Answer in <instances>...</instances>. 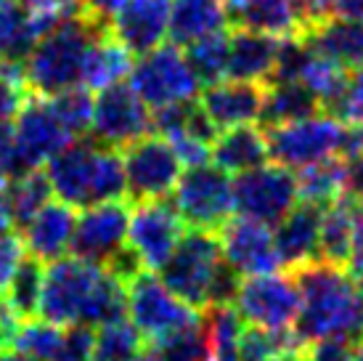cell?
Segmentation results:
<instances>
[{"label": "cell", "instance_id": "obj_1", "mask_svg": "<svg viewBox=\"0 0 363 361\" xmlns=\"http://www.w3.org/2000/svg\"><path fill=\"white\" fill-rule=\"evenodd\" d=\"M128 313V281L106 266L59 258L43 271L38 316L59 327H101Z\"/></svg>", "mask_w": 363, "mask_h": 361}, {"label": "cell", "instance_id": "obj_2", "mask_svg": "<svg viewBox=\"0 0 363 361\" xmlns=\"http://www.w3.org/2000/svg\"><path fill=\"white\" fill-rule=\"evenodd\" d=\"M300 284V313L292 338L305 348L332 335L363 338V298L350 271L326 261H313L294 271Z\"/></svg>", "mask_w": 363, "mask_h": 361}, {"label": "cell", "instance_id": "obj_3", "mask_svg": "<svg viewBox=\"0 0 363 361\" xmlns=\"http://www.w3.org/2000/svg\"><path fill=\"white\" fill-rule=\"evenodd\" d=\"M164 287L191 308H210L233 303L239 276L225 263L215 231H183L178 247L162 266Z\"/></svg>", "mask_w": 363, "mask_h": 361}, {"label": "cell", "instance_id": "obj_4", "mask_svg": "<svg viewBox=\"0 0 363 361\" xmlns=\"http://www.w3.org/2000/svg\"><path fill=\"white\" fill-rule=\"evenodd\" d=\"M106 24L82 11L59 19L21 61L24 80L38 96H56L61 90L82 85V70L96 38Z\"/></svg>", "mask_w": 363, "mask_h": 361}, {"label": "cell", "instance_id": "obj_5", "mask_svg": "<svg viewBox=\"0 0 363 361\" xmlns=\"http://www.w3.org/2000/svg\"><path fill=\"white\" fill-rule=\"evenodd\" d=\"M45 178L51 191L69 208H91L99 202L125 200L122 154L99 141H72L48 160Z\"/></svg>", "mask_w": 363, "mask_h": 361}, {"label": "cell", "instance_id": "obj_6", "mask_svg": "<svg viewBox=\"0 0 363 361\" xmlns=\"http://www.w3.org/2000/svg\"><path fill=\"white\" fill-rule=\"evenodd\" d=\"M268 139V160L289 171H303L329 157H342L347 122L329 112H315L311 117L273 128H262Z\"/></svg>", "mask_w": 363, "mask_h": 361}, {"label": "cell", "instance_id": "obj_7", "mask_svg": "<svg viewBox=\"0 0 363 361\" xmlns=\"http://www.w3.org/2000/svg\"><path fill=\"white\" fill-rule=\"evenodd\" d=\"M130 88L149 109H162L196 99L199 80L189 67L181 45L162 43L149 53H141V59L133 64Z\"/></svg>", "mask_w": 363, "mask_h": 361}, {"label": "cell", "instance_id": "obj_8", "mask_svg": "<svg viewBox=\"0 0 363 361\" xmlns=\"http://www.w3.org/2000/svg\"><path fill=\"white\" fill-rule=\"evenodd\" d=\"M72 141L74 139L59 120L51 99L30 96L11 131V176L40 171Z\"/></svg>", "mask_w": 363, "mask_h": 361}, {"label": "cell", "instance_id": "obj_9", "mask_svg": "<svg viewBox=\"0 0 363 361\" xmlns=\"http://www.w3.org/2000/svg\"><path fill=\"white\" fill-rule=\"evenodd\" d=\"M233 308L252 327L273 332H292L300 313V284L294 274L268 271L244 276L233 295Z\"/></svg>", "mask_w": 363, "mask_h": 361}, {"label": "cell", "instance_id": "obj_10", "mask_svg": "<svg viewBox=\"0 0 363 361\" xmlns=\"http://www.w3.org/2000/svg\"><path fill=\"white\" fill-rule=\"evenodd\" d=\"M297 176L279 162L239 173L233 180V212L250 221L276 226L297 208Z\"/></svg>", "mask_w": 363, "mask_h": 361}, {"label": "cell", "instance_id": "obj_11", "mask_svg": "<svg viewBox=\"0 0 363 361\" xmlns=\"http://www.w3.org/2000/svg\"><path fill=\"white\" fill-rule=\"evenodd\" d=\"M172 208L178 210L183 223L194 229L215 231L231 218L233 212V180L218 165H194L186 168L175 189Z\"/></svg>", "mask_w": 363, "mask_h": 361}, {"label": "cell", "instance_id": "obj_12", "mask_svg": "<svg viewBox=\"0 0 363 361\" xmlns=\"http://www.w3.org/2000/svg\"><path fill=\"white\" fill-rule=\"evenodd\" d=\"M128 313H130L133 327L149 343L164 340L172 332L183 330L199 319L196 308L175 298L164 287V281L146 269L138 271L128 281Z\"/></svg>", "mask_w": 363, "mask_h": 361}, {"label": "cell", "instance_id": "obj_13", "mask_svg": "<svg viewBox=\"0 0 363 361\" xmlns=\"http://www.w3.org/2000/svg\"><path fill=\"white\" fill-rule=\"evenodd\" d=\"M152 131L149 107L138 99V93L130 85H125V82L109 85L93 101L91 133L93 141H99L104 146L128 149L130 144L149 136Z\"/></svg>", "mask_w": 363, "mask_h": 361}, {"label": "cell", "instance_id": "obj_14", "mask_svg": "<svg viewBox=\"0 0 363 361\" xmlns=\"http://www.w3.org/2000/svg\"><path fill=\"white\" fill-rule=\"evenodd\" d=\"M125 183L135 202L164 200L181 178V160L170 141L162 136H143L125 151Z\"/></svg>", "mask_w": 363, "mask_h": 361}, {"label": "cell", "instance_id": "obj_15", "mask_svg": "<svg viewBox=\"0 0 363 361\" xmlns=\"http://www.w3.org/2000/svg\"><path fill=\"white\" fill-rule=\"evenodd\" d=\"M128 226H130V210L125 200L82 208L72 231V255L99 266H109L128 247Z\"/></svg>", "mask_w": 363, "mask_h": 361}, {"label": "cell", "instance_id": "obj_16", "mask_svg": "<svg viewBox=\"0 0 363 361\" xmlns=\"http://www.w3.org/2000/svg\"><path fill=\"white\" fill-rule=\"evenodd\" d=\"M183 237V218L164 200L138 202L130 212L128 247L146 271L162 269Z\"/></svg>", "mask_w": 363, "mask_h": 361}, {"label": "cell", "instance_id": "obj_17", "mask_svg": "<svg viewBox=\"0 0 363 361\" xmlns=\"http://www.w3.org/2000/svg\"><path fill=\"white\" fill-rule=\"evenodd\" d=\"M220 250L225 263L231 266L236 276H257V274H268V271L279 269V255H276V244H273L271 226L250 218H228L220 226Z\"/></svg>", "mask_w": 363, "mask_h": 361}, {"label": "cell", "instance_id": "obj_18", "mask_svg": "<svg viewBox=\"0 0 363 361\" xmlns=\"http://www.w3.org/2000/svg\"><path fill=\"white\" fill-rule=\"evenodd\" d=\"M170 9L172 0H122L109 16V35L133 56L149 53L167 38Z\"/></svg>", "mask_w": 363, "mask_h": 361}, {"label": "cell", "instance_id": "obj_19", "mask_svg": "<svg viewBox=\"0 0 363 361\" xmlns=\"http://www.w3.org/2000/svg\"><path fill=\"white\" fill-rule=\"evenodd\" d=\"M265 85L242 80H220L207 85L199 96V107L210 117L215 131H228L236 125L260 122Z\"/></svg>", "mask_w": 363, "mask_h": 361}, {"label": "cell", "instance_id": "obj_20", "mask_svg": "<svg viewBox=\"0 0 363 361\" xmlns=\"http://www.w3.org/2000/svg\"><path fill=\"white\" fill-rule=\"evenodd\" d=\"M318 234H321V208L300 202L286 218L276 223L273 231L279 266L297 271L318 261Z\"/></svg>", "mask_w": 363, "mask_h": 361}, {"label": "cell", "instance_id": "obj_21", "mask_svg": "<svg viewBox=\"0 0 363 361\" xmlns=\"http://www.w3.org/2000/svg\"><path fill=\"white\" fill-rule=\"evenodd\" d=\"M74 208L67 202H45L40 210L32 215L30 221L21 226V242L27 247V255L38 261H59L72 244V231H74Z\"/></svg>", "mask_w": 363, "mask_h": 361}, {"label": "cell", "instance_id": "obj_22", "mask_svg": "<svg viewBox=\"0 0 363 361\" xmlns=\"http://www.w3.org/2000/svg\"><path fill=\"white\" fill-rule=\"evenodd\" d=\"M281 38L262 32L236 30L228 35V77L242 82L268 85L273 80Z\"/></svg>", "mask_w": 363, "mask_h": 361}, {"label": "cell", "instance_id": "obj_23", "mask_svg": "<svg viewBox=\"0 0 363 361\" xmlns=\"http://www.w3.org/2000/svg\"><path fill=\"white\" fill-rule=\"evenodd\" d=\"M305 45L345 70L363 67V24L329 16L300 32Z\"/></svg>", "mask_w": 363, "mask_h": 361}, {"label": "cell", "instance_id": "obj_24", "mask_svg": "<svg viewBox=\"0 0 363 361\" xmlns=\"http://www.w3.org/2000/svg\"><path fill=\"white\" fill-rule=\"evenodd\" d=\"M59 19L64 16L30 14L19 0H0V61H24L32 45Z\"/></svg>", "mask_w": 363, "mask_h": 361}, {"label": "cell", "instance_id": "obj_25", "mask_svg": "<svg viewBox=\"0 0 363 361\" xmlns=\"http://www.w3.org/2000/svg\"><path fill=\"white\" fill-rule=\"evenodd\" d=\"M210 160L228 176H239L268 162V139L262 125H236L220 131L210 146Z\"/></svg>", "mask_w": 363, "mask_h": 361}, {"label": "cell", "instance_id": "obj_26", "mask_svg": "<svg viewBox=\"0 0 363 361\" xmlns=\"http://www.w3.org/2000/svg\"><path fill=\"white\" fill-rule=\"evenodd\" d=\"M228 24L236 30L262 32L271 38H292L303 32L292 0H228Z\"/></svg>", "mask_w": 363, "mask_h": 361}, {"label": "cell", "instance_id": "obj_27", "mask_svg": "<svg viewBox=\"0 0 363 361\" xmlns=\"http://www.w3.org/2000/svg\"><path fill=\"white\" fill-rule=\"evenodd\" d=\"M228 24V11L223 0H172L170 9V38L175 45H191L207 35L223 32Z\"/></svg>", "mask_w": 363, "mask_h": 361}, {"label": "cell", "instance_id": "obj_28", "mask_svg": "<svg viewBox=\"0 0 363 361\" xmlns=\"http://www.w3.org/2000/svg\"><path fill=\"white\" fill-rule=\"evenodd\" d=\"M358 202L353 197H340L321 210V234H318V261L347 269L350 242H353Z\"/></svg>", "mask_w": 363, "mask_h": 361}, {"label": "cell", "instance_id": "obj_29", "mask_svg": "<svg viewBox=\"0 0 363 361\" xmlns=\"http://www.w3.org/2000/svg\"><path fill=\"white\" fill-rule=\"evenodd\" d=\"M315 112H321V104L303 80H279L265 85L260 125L262 128H273V125L311 117Z\"/></svg>", "mask_w": 363, "mask_h": 361}, {"label": "cell", "instance_id": "obj_30", "mask_svg": "<svg viewBox=\"0 0 363 361\" xmlns=\"http://www.w3.org/2000/svg\"><path fill=\"white\" fill-rule=\"evenodd\" d=\"M133 70V53L125 45L114 41L109 30L101 32L88 50L85 70H82V85L88 90H104L109 85L125 82Z\"/></svg>", "mask_w": 363, "mask_h": 361}, {"label": "cell", "instance_id": "obj_31", "mask_svg": "<svg viewBox=\"0 0 363 361\" xmlns=\"http://www.w3.org/2000/svg\"><path fill=\"white\" fill-rule=\"evenodd\" d=\"M300 202L313 208H329L332 202L347 194V168L342 157H329L315 165H308L297 176Z\"/></svg>", "mask_w": 363, "mask_h": 361}, {"label": "cell", "instance_id": "obj_32", "mask_svg": "<svg viewBox=\"0 0 363 361\" xmlns=\"http://www.w3.org/2000/svg\"><path fill=\"white\" fill-rule=\"evenodd\" d=\"M53 191L45 178V171H27L9 178V212L11 226H24L45 202H51Z\"/></svg>", "mask_w": 363, "mask_h": 361}, {"label": "cell", "instance_id": "obj_33", "mask_svg": "<svg viewBox=\"0 0 363 361\" xmlns=\"http://www.w3.org/2000/svg\"><path fill=\"white\" fill-rule=\"evenodd\" d=\"M210 338L212 361H239V338L244 330V319L231 303L210 306L202 316Z\"/></svg>", "mask_w": 363, "mask_h": 361}, {"label": "cell", "instance_id": "obj_34", "mask_svg": "<svg viewBox=\"0 0 363 361\" xmlns=\"http://www.w3.org/2000/svg\"><path fill=\"white\" fill-rule=\"evenodd\" d=\"M141 351V332L125 316L109 321V324H101L96 338H93V361H135Z\"/></svg>", "mask_w": 363, "mask_h": 361}, {"label": "cell", "instance_id": "obj_35", "mask_svg": "<svg viewBox=\"0 0 363 361\" xmlns=\"http://www.w3.org/2000/svg\"><path fill=\"white\" fill-rule=\"evenodd\" d=\"M186 61L194 70L199 85H215L228 77V35L215 32L202 41L186 45Z\"/></svg>", "mask_w": 363, "mask_h": 361}, {"label": "cell", "instance_id": "obj_36", "mask_svg": "<svg viewBox=\"0 0 363 361\" xmlns=\"http://www.w3.org/2000/svg\"><path fill=\"white\" fill-rule=\"evenodd\" d=\"M347 75H350V70H345L340 64H334V61L323 59V56L311 50V59L305 64L300 80L313 90V96L318 99L321 109H326L332 114L337 101L342 99L345 85H347Z\"/></svg>", "mask_w": 363, "mask_h": 361}, {"label": "cell", "instance_id": "obj_37", "mask_svg": "<svg viewBox=\"0 0 363 361\" xmlns=\"http://www.w3.org/2000/svg\"><path fill=\"white\" fill-rule=\"evenodd\" d=\"M43 290V263L38 258L27 255L16 274L11 276L9 287H6V301L13 308L19 319H32L38 313V303H40Z\"/></svg>", "mask_w": 363, "mask_h": 361}, {"label": "cell", "instance_id": "obj_38", "mask_svg": "<svg viewBox=\"0 0 363 361\" xmlns=\"http://www.w3.org/2000/svg\"><path fill=\"white\" fill-rule=\"evenodd\" d=\"M162 361H212L210 353V338H207V327L204 319L194 321L183 330L172 332L170 338L160 343H152Z\"/></svg>", "mask_w": 363, "mask_h": 361}, {"label": "cell", "instance_id": "obj_39", "mask_svg": "<svg viewBox=\"0 0 363 361\" xmlns=\"http://www.w3.org/2000/svg\"><path fill=\"white\" fill-rule=\"evenodd\" d=\"M61 338H64V327H59V324H51L45 319H27V324H21L19 332H16L11 351L21 353L30 361H53L61 345Z\"/></svg>", "mask_w": 363, "mask_h": 361}, {"label": "cell", "instance_id": "obj_40", "mask_svg": "<svg viewBox=\"0 0 363 361\" xmlns=\"http://www.w3.org/2000/svg\"><path fill=\"white\" fill-rule=\"evenodd\" d=\"M53 104V109L59 114V120L67 125V131L72 133V139H82L85 133L91 131L93 120V96L85 85H74L48 96Z\"/></svg>", "mask_w": 363, "mask_h": 361}, {"label": "cell", "instance_id": "obj_41", "mask_svg": "<svg viewBox=\"0 0 363 361\" xmlns=\"http://www.w3.org/2000/svg\"><path fill=\"white\" fill-rule=\"evenodd\" d=\"M289 348H300L294 343L292 332L250 327V330H242V338H239V361H273Z\"/></svg>", "mask_w": 363, "mask_h": 361}, {"label": "cell", "instance_id": "obj_42", "mask_svg": "<svg viewBox=\"0 0 363 361\" xmlns=\"http://www.w3.org/2000/svg\"><path fill=\"white\" fill-rule=\"evenodd\" d=\"M30 99L21 61H0V125H11Z\"/></svg>", "mask_w": 363, "mask_h": 361}, {"label": "cell", "instance_id": "obj_43", "mask_svg": "<svg viewBox=\"0 0 363 361\" xmlns=\"http://www.w3.org/2000/svg\"><path fill=\"white\" fill-rule=\"evenodd\" d=\"M93 338H96L93 327L85 324L64 327V338L53 361H93Z\"/></svg>", "mask_w": 363, "mask_h": 361}, {"label": "cell", "instance_id": "obj_44", "mask_svg": "<svg viewBox=\"0 0 363 361\" xmlns=\"http://www.w3.org/2000/svg\"><path fill=\"white\" fill-rule=\"evenodd\" d=\"M334 117H340L347 125H363V67L353 70L347 75L342 99L337 101L332 112Z\"/></svg>", "mask_w": 363, "mask_h": 361}, {"label": "cell", "instance_id": "obj_45", "mask_svg": "<svg viewBox=\"0 0 363 361\" xmlns=\"http://www.w3.org/2000/svg\"><path fill=\"white\" fill-rule=\"evenodd\" d=\"M355 338L347 335H332V338H321V340L305 345L303 353L308 361H353Z\"/></svg>", "mask_w": 363, "mask_h": 361}, {"label": "cell", "instance_id": "obj_46", "mask_svg": "<svg viewBox=\"0 0 363 361\" xmlns=\"http://www.w3.org/2000/svg\"><path fill=\"white\" fill-rule=\"evenodd\" d=\"M24 258H27L24 242H21L16 234H11L9 229L0 231V295L6 292L11 276L16 274V269L21 266Z\"/></svg>", "mask_w": 363, "mask_h": 361}, {"label": "cell", "instance_id": "obj_47", "mask_svg": "<svg viewBox=\"0 0 363 361\" xmlns=\"http://www.w3.org/2000/svg\"><path fill=\"white\" fill-rule=\"evenodd\" d=\"M292 6L297 11V19L303 24V30H308L315 21H323L332 16L334 0H292Z\"/></svg>", "mask_w": 363, "mask_h": 361}, {"label": "cell", "instance_id": "obj_48", "mask_svg": "<svg viewBox=\"0 0 363 361\" xmlns=\"http://www.w3.org/2000/svg\"><path fill=\"white\" fill-rule=\"evenodd\" d=\"M21 9L30 14H53L67 16L72 11H80V0H19Z\"/></svg>", "mask_w": 363, "mask_h": 361}, {"label": "cell", "instance_id": "obj_49", "mask_svg": "<svg viewBox=\"0 0 363 361\" xmlns=\"http://www.w3.org/2000/svg\"><path fill=\"white\" fill-rule=\"evenodd\" d=\"M347 271L355 274V276L363 274V208L361 205H358V212H355V229H353V242H350Z\"/></svg>", "mask_w": 363, "mask_h": 361}, {"label": "cell", "instance_id": "obj_50", "mask_svg": "<svg viewBox=\"0 0 363 361\" xmlns=\"http://www.w3.org/2000/svg\"><path fill=\"white\" fill-rule=\"evenodd\" d=\"M122 0H80V11L82 14H88V16H93V19L99 21H109V16L114 14V9L120 6Z\"/></svg>", "mask_w": 363, "mask_h": 361}, {"label": "cell", "instance_id": "obj_51", "mask_svg": "<svg viewBox=\"0 0 363 361\" xmlns=\"http://www.w3.org/2000/svg\"><path fill=\"white\" fill-rule=\"evenodd\" d=\"M332 16L363 24V0H334Z\"/></svg>", "mask_w": 363, "mask_h": 361}, {"label": "cell", "instance_id": "obj_52", "mask_svg": "<svg viewBox=\"0 0 363 361\" xmlns=\"http://www.w3.org/2000/svg\"><path fill=\"white\" fill-rule=\"evenodd\" d=\"M11 125H0V178H11Z\"/></svg>", "mask_w": 363, "mask_h": 361}, {"label": "cell", "instance_id": "obj_53", "mask_svg": "<svg viewBox=\"0 0 363 361\" xmlns=\"http://www.w3.org/2000/svg\"><path fill=\"white\" fill-rule=\"evenodd\" d=\"M11 226L9 212V178H0V231Z\"/></svg>", "mask_w": 363, "mask_h": 361}, {"label": "cell", "instance_id": "obj_54", "mask_svg": "<svg viewBox=\"0 0 363 361\" xmlns=\"http://www.w3.org/2000/svg\"><path fill=\"white\" fill-rule=\"evenodd\" d=\"M273 361H308V359H305L303 348H289V351L279 353V356H276Z\"/></svg>", "mask_w": 363, "mask_h": 361}, {"label": "cell", "instance_id": "obj_55", "mask_svg": "<svg viewBox=\"0 0 363 361\" xmlns=\"http://www.w3.org/2000/svg\"><path fill=\"white\" fill-rule=\"evenodd\" d=\"M135 361H162V356L157 353V348L154 345H149V348H143L141 353H138V359Z\"/></svg>", "mask_w": 363, "mask_h": 361}, {"label": "cell", "instance_id": "obj_56", "mask_svg": "<svg viewBox=\"0 0 363 361\" xmlns=\"http://www.w3.org/2000/svg\"><path fill=\"white\" fill-rule=\"evenodd\" d=\"M0 361H30V359H24V356L16 351H0Z\"/></svg>", "mask_w": 363, "mask_h": 361}, {"label": "cell", "instance_id": "obj_57", "mask_svg": "<svg viewBox=\"0 0 363 361\" xmlns=\"http://www.w3.org/2000/svg\"><path fill=\"white\" fill-rule=\"evenodd\" d=\"M353 361H363V338H358V343H355Z\"/></svg>", "mask_w": 363, "mask_h": 361}, {"label": "cell", "instance_id": "obj_58", "mask_svg": "<svg viewBox=\"0 0 363 361\" xmlns=\"http://www.w3.org/2000/svg\"><path fill=\"white\" fill-rule=\"evenodd\" d=\"M355 284H358V292H361V298H363V274L358 276V281H355Z\"/></svg>", "mask_w": 363, "mask_h": 361}]
</instances>
